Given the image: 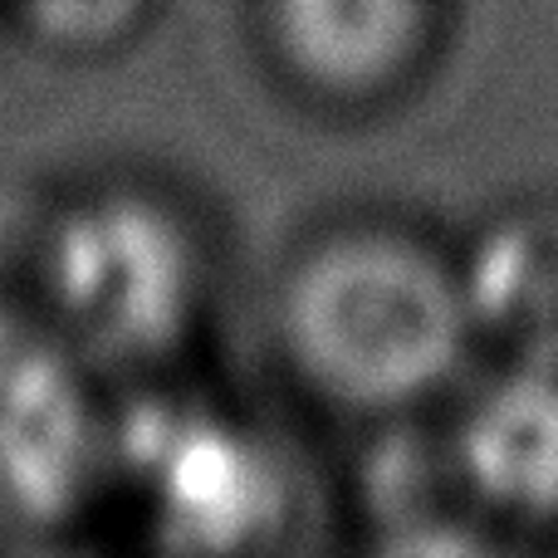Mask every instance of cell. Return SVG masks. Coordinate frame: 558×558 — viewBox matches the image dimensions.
Here are the masks:
<instances>
[{"label": "cell", "mask_w": 558, "mask_h": 558, "mask_svg": "<svg viewBox=\"0 0 558 558\" xmlns=\"http://www.w3.org/2000/svg\"><path fill=\"white\" fill-rule=\"evenodd\" d=\"M446 451L485 520H558V367L505 363V373L461 407Z\"/></svg>", "instance_id": "8992f818"}, {"label": "cell", "mask_w": 558, "mask_h": 558, "mask_svg": "<svg viewBox=\"0 0 558 558\" xmlns=\"http://www.w3.org/2000/svg\"><path fill=\"white\" fill-rule=\"evenodd\" d=\"M15 20L59 54H104L143 29L157 0H5Z\"/></svg>", "instance_id": "9c48e42d"}, {"label": "cell", "mask_w": 558, "mask_h": 558, "mask_svg": "<svg viewBox=\"0 0 558 558\" xmlns=\"http://www.w3.org/2000/svg\"><path fill=\"white\" fill-rule=\"evenodd\" d=\"M284 363L324 407L402 422L456 383L475 333L461 270L407 226H333L275 289Z\"/></svg>", "instance_id": "6da1fadb"}, {"label": "cell", "mask_w": 558, "mask_h": 558, "mask_svg": "<svg viewBox=\"0 0 558 558\" xmlns=\"http://www.w3.org/2000/svg\"><path fill=\"white\" fill-rule=\"evenodd\" d=\"M49 196L35 186H0V318L39 333V245Z\"/></svg>", "instance_id": "30bf717a"}, {"label": "cell", "mask_w": 558, "mask_h": 558, "mask_svg": "<svg viewBox=\"0 0 558 558\" xmlns=\"http://www.w3.org/2000/svg\"><path fill=\"white\" fill-rule=\"evenodd\" d=\"M441 0H265L275 64L328 104L387 98L426 64Z\"/></svg>", "instance_id": "5b68a950"}, {"label": "cell", "mask_w": 558, "mask_h": 558, "mask_svg": "<svg viewBox=\"0 0 558 558\" xmlns=\"http://www.w3.org/2000/svg\"><path fill=\"white\" fill-rule=\"evenodd\" d=\"M367 539L383 554H475L490 530L465 485L456 481L446 436L387 432L357 471Z\"/></svg>", "instance_id": "ba28073f"}, {"label": "cell", "mask_w": 558, "mask_h": 558, "mask_svg": "<svg viewBox=\"0 0 558 558\" xmlns=\"http://www.w3.org/2000/svg\"><path fill=\"white\" fill-rule=\"evenodd\" d=\"M113 490V412L94 367L0 318V544L74 530Z\"/></svg>", "instance_id": "277c9868"}, {"label": "cell", "mask_w": 558, "mask_h": 558, "mask_svg": "<svg viewBox=\"0 0 558 558\" xmlns=\"http://www.w3.org/2000/svg\"><path fill=\"white\" fill-rule=\"evenodd\" d=\"M456 270L475 343L505 363L558 367V196L495 211Z\"/></svg>", "instance_id": "52a82bcc"}, {"label": "cell", "mask_w": 558, "mask_h": 558, "mask_svg": "<svg viewBox=\"0 0 558 558\" xmlns=\"http://www.w3.org/2000/svg\"><path fill=\"white\" fill-rule=\"evenodd\" d=\"M113 485L172 554H265L294 534L299 485L260 426L202 397L113 412Z\"/></svg>", "instance_id": "3957f363"}, {"label": "cell", "mask_w": 558, "mask_h": 558, "mask_svg": "<svg viewBox=\"0 0 558 558\" xmlns=\"http://www.w3.org/2000/svg\"><path fill=\"white\" fill-rule=\"evenodd\" d=\"M211 255L196 221L137 182L49 196L39 245V333L94 373L162 367L196 338Z\"/></svg>", "instance_id": "7a4b0ae2"}]
</instances>
